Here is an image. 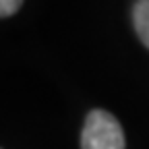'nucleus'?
I'll return each mask as SVG.
<instances>
[{
	"instance_id": "nucleus-1",
	"label": "nucleus",
	"mask_w": 149,
	"mask_h": 149,
	"mask_svg": "<svg viewBox=\"0 0 149 149\" xmlns=\"http://www.w3.org/2000/svg\"><path fill=\"white\" fill-rule=\"evenodd\" d=\"M124 130L120 122L106 110H91L83 130H81V149H124Z\"/></svg>"
},
{
	"instance_id": "nucleus-2",
	"label": "nucleus",
	"mask_w": 149,
	"mask_h": 149,
	"mask_svg": "<svg viewBox=\"0 0 149 149\" xmlns=\"http://www.w3.org/2000/svg\"><path fill=\"white\" fill-rule=\"evenodd\" d=\"M133 23L141 42L149 48V0H137L133 8Z\"/></svg>"
},
{
	"instance_id": "nucleus-3",
	"label": "nucleus",
	"mask_w": 149,
	"mask_h": 149,
	"mask_svg": "<svg viewBox=\"0 0 149 149\" xmlns=\"http://www.w3.org/2000/svg\"><path fill=\"white\" fill-rule=\"evenodd\" d=\"M23 0H0V17H10L21 8Z\"/></svg>"
}]
</instances>
